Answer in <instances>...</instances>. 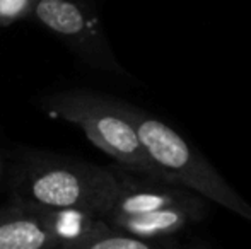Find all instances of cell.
<instances>
[{"label": "cell", "instance_id": "8992f818", "mask_svg": "<svg viewBox=\"0 0 251 249\" xmlns=\"http://www.w3.org/2000/svg\"><path fill=\"white\" fill-rule=\"evenodd\" d=\"M207 200L178 184L164 183L146 176L144 181L120 180V193L115 200L111 215H139L176 205H201ZM104 217V219H106Z\"/></svg>", "mask_w": 251, "mask_h": 249}, {"label": "cell", "instance_id": "277c9868", "mask_svg": "<svg viewBox=\"0 0 251 249\" xmlns=\"http://www.w3.org/2000/svg\"><path fill=\"white\" fill-rule=\"evenodd\" d=\"M108 227L89 213L47 210L14 198L0 206V249H69Z\"/></svg>", "mask_w": 251, "mask_h": 249}, {"label": "cell", "instance_id": "5b68a950", "mask_svg": "<svg viewBox=\"0 0 251 249\" xmlns=\"http://www.w3.org/2000/svg\"><path fill=\"white\" fill-rule=\"evenodd\" d=\"M31 17L93 68L126 75L113 53L100 17L86 3L79 0H38Z\"/></svg>", "mask_w": 251, "mask_h": 249}, {"label": "cell", "instance_id": "52a82bcc", "mask_svg": "<svg viewBox=\"0 0 251 249\" xmlns=\"http://www.w3.org/2000/svg\"><path fill=\"white\" fill-rule=\"evenodd\" d=\"M207 203L201 205H176L139 215L106 217L109 227L142 239H173L181 230L200 222L207 213Z\"/></svg>", "mask_w": 251, "mask_h": 249}, {"label": "cell", "instance_id": "6da1fadb", "mask_svg": "<svg viewBox=\"0 0 251 249\" xmlns=\"http://www.w3.org/2000/svg\"><path fill=\"white\" fill-rule=\"evenodd\" d=\"M14 198L47 210H74L104 219L120 193L113 171L80 160L27 156L12 181Z\"/></svg>", "mask_w": 251, "mask_h": 249}, {"label": "cell", "instance_id": "9c48e42d", "mask_svg": "<svg viewBox=\"0 0 251 249\" xmlns=\"http://www.w3.org/2000/svg\"><path fill=\"white\" fill-rule=\"evenodd\" d=\"M38 0H0V27L12 26L33 16Z\"/></svg>", "mask_w": 251, "mask_h": 249}, {"label": "cell", "instance_id": "3957f363", "mask_svg": "<svg viewBox=\"0 0 251 249\" xmlns=\"http://www.w3.org/2000/svg\"><path fill=\"white\" fill-rule=\"evenodd\" d=\"M51 116L79 126L84 135L125 169L155 178L132 118V104L84 89H67L45 97Z\"/></svg>", "mask_w": 251, "mask_h": 249}, {"label": "cell", "instance_id": "7a4b0ae2", "mask_svg": "<svg viewBox=\"0 0 251 249\" xmlns=\"http://www.w3.org/2000/svg\"><path fill=\"white\" fill-rule=\"evenodd\" d=\"M132 118L159 181L190 189L251 224V205L190 140L166 121L135 106H132Z\"/></svg>", "mask_w": 251, "mask_h": 249}, {"label": "cell", "instance_id": "30bf717a", "mask_svg": "<svg viewBox=\"0 0 251 249\" xmlns=\"http://www.w3.org/2000/svg\"><path fill=\"white\" fill-rule=\"evenodd\" d=\"M3 174V160H2V156H0V178Z\"/></svg>", "mask_w": 251, "mask_h": 249}, {"label": "cell", "instance_id": "ba28073f", "mask_svg": "<svg viewBox=\"0 0 251 249\" xmlns=\"http://www.w3.org/2000/svg\"><path fill=\"white\" fill-rule=\"evenodd\" d=\"M69 249H207L199 244H181L175 239H142L113 227L96 232Z\"/></svg>", "mask_w": 251, "mask_h": 249}]
</instances>
